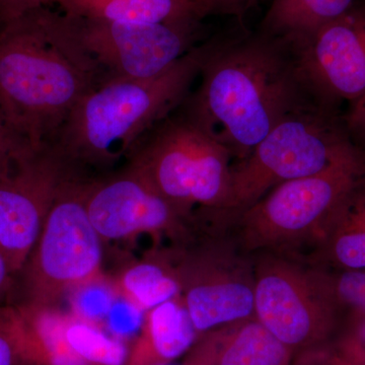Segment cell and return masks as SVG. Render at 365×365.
I'll use <instances>...</instances> for the list:
<instances>
[{
  "label": "cell",
  "mask_w": 365,
  "mask_h": 365,
  "mask_svg": "<svg viewBox=\"0 0 365 365\" xmlns=\"http://www.w3.org/2000/svg\"><path fill=\"white\" fill-rule=\"evenodd\" d=\"M196 83L179 110L225 146L234 163L283 120L319 106L294 48L260 31L209 40Z\"/></svg>",
  "instance_id": "1"
},
{
  "label": "cell",
  "mask_w": 365,
  "mask_h": 365,
  "mask_svg": "<svg viewBox=\"0 0 365 365\" xmlns=\"http://www.w3.org/2000/svg\"><path fill=\"white\" fill-rule=\"evenodd\" d=\"M209 41L150 78L120 79L97 86L79 100L52 145L79 170L102 175L116 167L155 125L193 90Z\"/></svg>",
  "instance_id": "2"
},
{
  "label": "cell",
  "mask_w": 365,
  "mask_h": 365,
  "mask_svg": "<svg viewBox=\"0 0 365 365\" xmlns=\"http://www.w3.org/2000/svg\"><path fill=\"white\" fill-rule=\"evenodd\" d=\"M93 88L91 79L60 44L51 7L34 9L0 29V98L34 145L52 143Z\"/></svg>",
  "instance_id": "3"
},
{
  "label": "cell",
  "mask_w": 365,
  "mask_h": 365,
  "mask_svg": "<svg viewBox=\"0 0 365 365\" xmlns=\"http://www.w3.org/2000/svg\"><path fill=\"white\" fill-rule=\"evenodd\" d=\"M364 185L365 151L360 150L313 176L283 182L244 210L227 213L225 225L245 253L304 260Z\"/></svg>",
  "instance_id": "4"
},
{
  "label": "cell",
  "mask_w": 365,
  "mask_h": 365,
  "mask_svg": "<svg viewBox=\"0 0 365 365\" xmlns=\"http://www.w3.org/2000/svg\"><path fill=\"white\" fill-rule=\"evenodd\" d=\"M124 163L186 215L230 211L234 158L179 108L141 138Z\"/></svg>",
  "instance_id": "5"
},
{
  "label": "cell",
  "mask_w": 365,
  "mask_h": 365,
  "mask_svg": "<svg viewBox=\"0 0 365 365\" xmlns=\"http://www.w3.org/2000/svg\"><path fill=\"white\" fill-rule=\"evenodd\" d=\"M93 176L73 168L62 182L38 241L16 275L11 302L58 307L74 288L105 276L104 242L86 211Z\"/></svg>",
  "instance_id": "6"
},
{
  "label": "cell",
  "mask_w": 365,
  "mask_h": 365,
  "mask_svg": "<svg viewBox=\"0 0 365 365\" xmlns=\"http://www.w3.org/2000/svg\"><path fill=\"white\" fill-rule=\"evenodd\" d=\"M60 44L93 88L120 79L150 78L198 45L201 23H112L54 11Z\"/></svg>",
  "instance_id": "7"
},
{
  "label": "cell",
  "mask_w": 365,
  "mask_h": 365,
  "mask_svg": "<svg viewBox=\"0 0 365 365\" xmlns=\"http://www.w3.org/2000/svg\"><path fill=\"white\" fill-rule=\"evenodd\" d=\"M359 150L337 113L321 106L295 113L248 157L234 163L227 213L244 210L283 182L313 176Z\"/></svg>",
  "instance_id": "8"
},
{
  "label": "cell",
  "mask_w": 365,
  "mask_h": 365,
  "mask_svg": "<svg viewBox=\"0 0 365 365\" xmlns=\"http://www.w3.org/2000/svg\"><path fill=\"white\" fill-rule=\"evenodd\" d=\"M170 248L181 299L199 335L255 317L253 256L240 248L225 223L203 220L193 241Z\"/></svg>",
  "instance_id": "9"
},
{
  "label": "cell",
  "mask_w": 365,
  "mask_h": 365,
  "mask_svg": "<svg viewBox=\"0 0 365 365\" xmlns=\"http://www.w3.org/2000/svg\"><path fill=\"white\" fill-rule=\"evenodd\" d=\"M255 318L292 351L314 347L340 325L344 312L323 270L285 255H252Z\"/></svg>",
  "instance_id": "10"
},
{
  "label": "cell",
  "mask_w": 365,
  "mask_h": 365,
  "mask_svg": "<svg viewBox=\"0 0 365 365\" xmlns=\"http://www.w3.org/2000/svg\"><path fill=\"white\" fill-rule=\"evenodd\" d=\"M86 204L88 217L104 242L148 235L169 240L170 247H182L195 239L200 227L198 216L182 212L125 163L93 176Z\"/></svg>",
  "instance_id": "11"
},
{
  "label": "cell",
  "mask_w": 365,
  "mask_h": 365,
  "mask_svg": "<svg viewBox=\"0 0 365 365\" xmlns=\"http://www.w3.org/2000/svg\"><path fill=\"white\" fill-rule=\"evenodd\" d=\"M51 143L31 145L0 175V247L16 277L60 186L73 170Z\"/></svg>",
  "instance_id": "12"
},
{
  "label": "cell",
  "mask_w": 365,
  "mask_h": 365,
  "mask_svg": "<svg viewBox=\"0 0 365 365\" xmlns=\"http://www.w3.org/2000/svg\"><path fill=\"white\" fill-rule=\"evenodd\" d=\"M294 49L317 104L337 113L365 93V4L356 2Z\"/></svg>",
  "instance_id": "13"
},
{
  "label": "cell",
  "mask_w": 365,
  "mask_h": 365,
  "mask_svg": "<svg viewBox=\"0 0 365 365\" xmlns=\"http://www.w3.org/2000/svg\"><path fill=\"white\" fill-rule=\"evenodd\" d=\"M67 314L24 302L0 306V324L13 343L16 365H88L67 342Z\"/></svg>",
  "instance_id": "14"
},
{
  "label": "cell",
  "mask_w": 365,
  "mask_h": 365,
  "mask_svg": "<svg viewBox=\"0 0 365 365\" xmlns=\"http://www.w3.org/2000/svg\"><path fill=\"white\" fill-rule=\"evenodd\" d=\"M292 355L252 317L199 335L184 365H288Z\"/></svg>",
  "instance_id": "15"
},
{
  "label": "cell",
  "mask_w": 365,
  "mask_h": 365,
  "mask_svg": "<svg viewBox=\"0 0 365 365\" xmlns=\"http://www.w3.org/2000/svg\"><path fill=\"white\" fill-rule=\"evenodd\" d=\"M199 334L181 297L146 312L126 365H160L187 354Z\"/></svg>",
  "instance_id": "16"
},
{
  "label": "cell",
  "mask_w": 365,
  "mask_h": 365,
  "mask_svg": "<svg viewBox=\"0 0 365 365\" xmlns=\"http://www.w3.org/2000/svg\"><path fill=\"white\" fill-rule=\"evenodd\" d=\"M53 4L69 16L112 23H201L211 14L199 0H53Z\"/></svg>",
  "instance_id": "17"
},
{
  "label": "cell",
  "mask_w": 365,
  "mask_h": 365,
  "mask_svg": "<svg viewBox=\"0 0 365 365\" xmlns=\"http://www.w3.org/2000/svg\"><path fill=\"white\" fill-rule=\"evenodd\" d=\"M118 294L144 312L181 297L182 287L172 248L153 250L131 262L112 279Z\"/></svg>",
  "instance_id": "18"
},
{
  "label": "cell",
  "mask_w": 365,
  "mask_h": 365,
  "mask_svg": "<svg viewBox=\"0 0 365 365\" xmlns=\"http://www.w3.org/2000/svg\"><path fill=\"white\" fill-rule=\"evenodd\" d=\"M307 263L328 270H365V185L341 209Z\"/></svg>",
  "instance_id": "19"
},
{
  "label": "cell",
  "mask_w": 365,
  "mask_h": 365,
  "mask_svg": "<svg viewBox=\"0 0 365 365\" xmlns=\"http://www.w3.org/2000/svg\"><path fill=\"white\" fill-rule=\"evenodd\" d=\"M357 0H271L260 32L297 48L339 18Z\"/></svg>",
  "instance_id": "20"
},
{
  "label": "cell",
  "mask_w": 365,
  "mask_h": 365,
  "mask_svg": "<svg viewBox=\"0 0 365 365\" xmlns=\"http://www.w3.org/2000/svg\"><path fill=\"white\" fill-rule=\"evenodd\" d=\"M67 342L88 365H126L129 348L123 340L106 333L97 324L67 314Z\"/></svg>",
  "instance_id": "21"
},
{
  "label": "cell",
  "mask_w": 365,
  "mask_h": 365,
  "mask_svg": "<svg viewBox=\"0 0 365 365\" xmlns=\"http://www.w3.org/2000/svg\"><path fill=\"white\" fill-rule=\"evenodd\" d=\"M69 297L73 316L98 325L104 323L119 294L112 279L105 275L74 288Z\"/></svg>",
  "instance_id": "22"
},
{
  "label": "cell",
  "mask_w": 365,
  "mask_h": 365,
  "mask_svg": "<svg viewBox=\"0 0 365 365\" xmlns=\"http://www.w3.org/2000/svg\"><path fill=\"white\" fill-rule=\"evenodd\" d=\"M324 277L342 311L365 314V270H328Z\"/></svg>",
  "instance_id": "23"
},
{
  "label": "cell",
  "mask_w": 365,
  "mask_h": 365,
  "mask_svg": "<svg viewBox=\"0 0 365 365\" xmlns=\"http://www.w3.org/2000/svg\"><path fill=\"white\" fill-rule=\"evenodd\" d=\"M145 313L146 312L119 295L104 324L112 336L123 340L124 338L140 332Z\"/></svg>",
  "instance_id": "24"
},
{
  "label": "cell",
  "mask_w": 365,
  "mask_h": 365,
  "mask_svg": "<svg viewBox=\"0 0 365 365\" xmlns=\"http://www.w3.org/2000/svg\"><path fill=\"white\" fill-rule=\"evenodd\" d=\"M345 332L339 342V354L351 365H365V314L345 313Z\"/></svg>",
  "instance_id": "25"
},
{
  "label": "cell",
  "mask_w": 365,
  "mask_h": 365,
  "mask_svg": "<svg viewBox=\"0 0 365 365\" xmlns=\"http://www.w3.org/2000/svg\"><path fill=\"white\" fill-rule=\"evenodd\" d=\"M30 145H34L19 131L0 98V175Z\"/></svg>",
  "instance_id": "26"
},
{
  "label": "cell",
  "mask_w": 365,
  "mask_h": 365,
  "mask_svg": "<svg viewBox=\"0 0 365 365\" xmlns=\"http://www.w3.org/2000/svg\"><path fill=\"white\" fill-rule=\"evenodd\" d=\"M342 120L353 144L365 151V93L348 105Z\"/></svg>",
  "instance_id": "27"
},
{
  "label": "cell",
  "mask_w": 365,
  "mask_h": 365,
  "mask_svg": "<svg viewBox=\"0 0 365 365\" xmlns=\"http://www.w3.org/2000/svg\"><path fill=\"white\" fill-rule=\"evenodd\" d=\"M51 4L53 0H4L0 4V29L29 11Z\"/></svg>",
  "instance_id": "28"
},
{
  "label": "cell",
  "mask_w": 365,
  "mask_h": 365,
  "mask_svg": "<svg viewBox=\"0 0 365 365\" xmlns=\"http://www.w3.org/2000/svg\"><path fill=\"white\" fill-rule=\"evenodd\" d=\"M260 0H203L210 14H223L239 18L244 16Z\"/></svg>",
  "instance_id": "29"
},
{
  "label": "cell",
  "mask_w": 365,
  "mask_h": 365,
  "mask_svg": "<svg viewBox=\"0 0 365 365\" xmlns=\"http://www.w3.org/2000/svg\"><path fill=\"white\" fill-rule=\"evenodd\" d=\"M16 277L6 260V255L0 247V306L11 304L14 300Z\"/></svg>",
  "instance_id": "30"
},
{
  "label": "cell",
  "mask_w": 365,
  "mask_h": 365,
  "mask_svg": "<svg viewBox=\"0 0 365 365\" xmlns=\"http://www.w3.org/2000/svg\"><path fill=\"white\" fill-rule=\"evenodd\" d=\"M0 365H16V356L13 343L1 324H0Z\"/></svg>",
  "instance_id": "31"
},
{
  "label": "cell",
  "mask_w": 365,
  "mask_h": 365,
  "mask_svg": "<svg viewBox=\"0 0 365 365\" xmlns=\"http://www.w3.org/2000/svg\"><path fill=\"white\" fill-rule=\"evenodd\" d=\"M160 365H173V364H160Z\"/></svg>",
  "instance_id": "32"
},
{
  "label": "cell",
  "mask_w": 365,
  "mask_h": 365,
  "mask_svg": "<svg viewBox=\"0 0 365 365\" xmlns=\"http://www.w3.org/2000/svg\"><path fill=\"white\" fill-rule=\"evenodd\" d=\"M4 0H0V4H1L2 2H4Z\"/></svg>",
  "instance_id": "33"
},
{
  "label": "cell",
  "mask_w": 365,
  "mask_h": 365,
  "mask_svg": "<svg viewBox=\"0 0 365 365\" xmlns=\"http://www.w3.org/2000/svg\"><path fill=\"white\" fill-rule=\"evenodd\" d=\"M199 1L203 2V0H199ZM203 4H204V2H203ZM205 6H206V4H205Z\"/></svg>",
  "instance_id": "34"
}]
</instances>
